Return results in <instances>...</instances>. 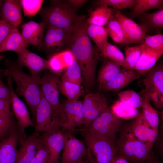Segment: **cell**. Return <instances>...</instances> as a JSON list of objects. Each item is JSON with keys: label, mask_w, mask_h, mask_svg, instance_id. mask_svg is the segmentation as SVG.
Returning <instances> with one entry per match:
<instances>
[{"label": "cell", "mask_w": 163, "mask_h": 163, "mask_svg": "<svg viewBox=\"0 0 163 163\" xmlns=\"http://www.w3.org/2000/svg\"><path fill=\"white\" fill-rule=\"evenodd\" d=\"M86 19L68 34L65 50L73 54L81 69L85 88L88 91L94 83L100 55L86 33Z\"/></svg>", "instance_id": "6da1fadb"}, {"label": "cell", "mask_w": 163, "mask_h": 163, "mask_svg": "<svg viewBox=\"0 0 163 163\" xmlns=\"http://www.w3.org/2000/svg\"><path fill=\"white\" fill-rule=\"evenodd\" d=\"M5 64L7 69L5 73L9 74L17 84V95L24 97L32 113L36 115L41 98V78H35L25 73L18 63L7 60Z\"/></svg>", "instance_id": "7a4b0ae2"}, {"label": "cell", "mask_w": 163, "mask_h": 163, "mask_svg": "<svg viewBox=\"0 0 163 163\" xmlns=\"http://www.w3.org/2000/svg\"><path fill=\"white\" fill-rule=\"evenodd\" d=\"M52 5L40 11V14L48 26L63 29L69 33L87 18L76 13L75 9L65 1H52Z\"/></svg>", "instance_id": "3957f363"}, {"label": "cell", "mask_w": 163, "mask_h": 163, "mask_svg": "<svg viewBox=\"0 0 163 163\" xmlns=\"http://www.w3.org/2000/svg\"><path fill=\"white\" fill-rule=\"evenodd\" d=\"M115 142L116 155L132 163H152L156 159L151 150L132 133L129 124L123 125Z\"/></svg>", "instance_id": "277c9868"}, {"label": "cell", "mask_w": 163, "mask_h": 163, "mask_svg": "<svg viewBox=\"0 0 163 163\" xmlns=\"http://www.w3.org/2000/svg\"><path fill=\"white\" fill-rule=\"evenodd\" d=\"M83 137L86 155L90 163H111L116 155L115 142L90 134L84 129H77Z\"/></svg>", "instance_id": "5b68a950"}, {"label": "cell", "mask_w": 163, "mask_h": 163, "mask_svg": "<svg viewBox=\"0 0 163 163\" xmlns=\"http://www.w3.org/2000/svg\"><path fill=\"white\" fill-rule=\"evenodd\" d=\"M123 120L115 116L108 107L86 129L91 135L115 142L117 133L123 125Z\"/></svg>", "instance_id": "8992f818"}, {"label": "cell", "mask_w": 163, "mask_h": 163, "mask_svg": "<svg viewBox=\"0 0 163 163\" xmlns=\"http://www.w3.org/2000/svg\"><path fill=\"white\" fill-rule=\"evenodd\" d=\"M60 81L59 76L51 73H46L40 78L39 82L41 91L43 96L60 121L63 113V105L59 101Z\"/></svg>", "instance_id": "52a82bcc"}, {"label": "cell", "mask_w": 163, "mask_h": 163, "mask_svg": "<svg viewBox=\"0 0 163 163\" xmlns=\"http://www.w3.org/2000/svg\"><path fill=\"white\" fill-rule=\"evenodd\" d=\"M41 98L35 115V133L44 132L49 133L60 129L61 125L59 120L54 114L41 91Z\"/></svg>", "instance_id": "ba28073f"}, {"label": "cell", "mask_w": 163, "mask_h": 163, "mask_svg": "<svg viewBox=\"0 0 163 163\" xmlns=\"http://www.w3.org/2000/svg\"><path fill=\"white\" fill-rule=\"evenodd\" d=\"M62 105L63 113L60 120L62 131L73 132L84 125L82 101L67 100Z\"/></svg>", "instance_id": "9c48e42d"}, {"label": "cell", "mask_w": 163, "mask_h": 163, "mask_svg": "<svg viewBox=\"0 0 163 163\" xmlns=\"http://www.w3.org/2000/svg\"><path fill=\"white\" fill-rule=\"evenodd\" d=\"M62 131L64 143L61 163H78L86 155L85 144L71 132Z\"/></svg>", "instance_id": "30bf717a"}, {"label": "cell", "mask_w": 163, "mask_h": 163, "mask_svg": "<svg viewBox=\"0 0 163 163\" xmlns=\"http://www.w3.org/2000/svg\"><path fill=\"white\" fill-rule=\"evenodd\" d=\"M82 101L84 128L86 129L108 107L104 96L99 92L87 94Z\"/></svg>", "instance_id": "8fae6325"}, {"label": "cell", "mask_w": 163, "mask_h": 163, "mask_svg": "<svg viewBox=\"0 0 163 163\" xmlns=\"http://www.w3.org/2000/svg\"><path fill=\"white\" fill-rule=\"evenodd\" d=\"M7 76V82L11 93V104L17 119L19 131L23 136L25 135V129L29 126H34L26 106L18 97L13 88L12 78L8 74L5 73Z\"/></svg>", "instance_id": "7c38bea8"}, {"label": "cell", "mask_w": 163, "mask_h": 163, "mask_svg": "<svg viewBox=\"0 0 163 163\" xmlns=\"http://www.w3.org/2000/svg\"><path fill=\"white\" fill-rule=\"evenodd\" d=\"M113 14L118 19L128 43H143L146 29L123 15L118 10L113 9Z\"/></svg>", "instance_id": "4fadbf2b"}, {"label": "cell", "mask_w": 163, "mask_h": 163, "mask_svg": "<svg viewBox=\"0 0 163 163\" xmlns=\"http://www.w3.org/2000/svg\"><path fill=\"white\" fill-rule=\"evenodd\" d=\"M129 126L134 136L151 151L158 137V132L150 126L141 113L129 124Z\"/></svg>", "instance_id": "5bb4252c"}, {"label": "cell", "mask_w": 163, "mask_h": 163, "mask_svg": "<svg viewBox=\"0 0 163 163\" xmlns=\"http://www.w3.org/2000/svg\"><path fill=\"white\" fill-rule=\"evenodd\" d=\"M47 28L41 48L53 54L65 50L69 33L63 29L56 27L48 26Z\"/></svg>", "instance_id": "9a60e30c"}, {"label": "cell", "mask_w": 163, "mask_h": 163, "mask_svg": "<svg viewBox=\"0 0 163 163\" xmlns=\"http://www.w3.org/2000/svg\"><path fill=\"white\" fill-rule=\"evenodd\" d=\"M17 53L18 56V63L22 67L27 68L31 75L34 77H40L39 73L47 69L48 60L30 51L26 48L22 49Z\"/></svg>", "instance_id": "2e32d148"}, {"label": "cell", "mask_w": 163, "mask_h": 163, "mask_svg": "<svg viewBox=\"0 0 163 163\" xmlns=\"http://www.w3.org/2000/svg\"><path fill=\"white\" fill-rule=\"evenodd\" d=\"M142 51L139 60L133 70L145 76L163 54V50L156 49L141 44Z\"/></svg>", "instance_id": "e0dca14e"}, {"label": "cell", "mask_w": 163, "mask_h": 163, "mask_svg": "<svg viewBox=\"0 0 163 163\" xmlns=\"http://www.w3.org/2000/svg\"><path fill=\"white\" fill-rule=\"evenodd\" d=\"M45 23L42 21L40 23L30 21L22 26L21 34L22 38L27 46L31 44L39 49L42 47Z\"/></svg>", "instance_id": "ac0fdd59"}, {"label": "cell", "mask_w": 163, "mask_h": 163, "mask_svg": "<svg viewBox=\"0 0 163 163\" xmlns=\"http://www.w3.org/2000/svg\"><path fill=\"white\" fill-rule=\"evenodd\" d=\"M40 139L49 150L47 163H59L60 153L63 149L64 143L62 130L60 129L50 133H45Z\"/></svg>", "instance_id": "d6986e66"}, {"label": "cell", "mask_w": 163, "mask_h": 163, "mask_svg": "<svg viewBox=\"0 0 163 163\" xmlns=\"http://www.w3.org/2000/svg\"><path fill=\"white\" fill-rule=\"evenodd\" d=\"M143 80L146 94L155 92L163 95V64L161 62L155 65Z\"/></svg>", "instance_id": "ffe728a7"}, {"label": "cell", "mask_w": 163, "mask_h": 163, "mask_svg": "<svg viewBox=\"0 0 163 163\" xmlns=\"http://www.w3.org/2000/svg\"><path fill=\"white\" fill-rule=\"evenodd\" d=\"M141 75L137 71L121 68L119 72L111 81L101 86L106 91H119L126 87L132 82L138 79Z\"/></svg>", "instance_id": "44dd1931"}, {"label": "cell", "mask_w": 163, "mask_h": 163, "mask_svg": "<svg viewBox=\"0 0 163 163\" xmlns=\"http://www.w3.org/2000/svg\"><path fill=\"white\" fill-rule=\"evenodd\" d=\"M18 139V133L12 129L8 136L0 142V163H15Z\"/></svg>", "instance_id": "7402d4cb"}, {"label": "cell", "mask_w": 163, "mask_h": 163, "mask_svg": "<svg viewBox=\"0 0 163 163\" xmlns=\"http://www.w3.org/2000/svg\"><path fill=\"white\" fill-rule=\"evenodd\" d=\"M20 0H5L0 13L1 18L17 28L22 21Z\"/></svg>", "instance_id": "603a6c76"}, {"label": "cell", "mask_w": 163, "mask_h": 163, "mask_svg": "<svg viewBox=\"0 0 163 163\" xmlns=\"http://www.w3.org/2000/svg\"><path fill=\"white\" fill-rule=\"evenodd\" d=\"M71 51L66 50L52 55L48 60V68L51 73L59 76L64 69L74 60Z\"/></svg>", "instance_id": "cb8c5ba5"}, {"label": "cell", "mask_w": 163, "mask_h": 163, "mask_svg": "<svg viewBox=\"0 0 163 163\" xmlns=\"http://www.w3.org/2000/svg\"><path fill=\"white\" fill-rule=\"evenodd\" d=\"M139 94L142 101V111L141 113L150 126L158 132L159 120L158 112L152 106L150 100L144 89L140 92Z\"/></svg>", "instance_id": "d4e9b609"}, {"label": "cell", "mask_w": 163, "mask_h": 163, "mask_svg": "<svg viewBox=\"0 0 163 163\" xmlns=\"http://www.w3.org/2000/svg\"><path fill=\"white\" fill-rule=\"evenodd\" d=\"M27 45L24 43L17 28L14 29L0 44V52L12 51L17 53Z\"/></svg>", "instance_id": "484cf974"}, {"label": "cell", "mask_w": 163, "mask_h": 163, "mask_svg": "<svg viewBox=\"0 0 163 163\" xmlns=\"http://www.w3.org/2000/svg\"><path fill=\"white\" fill-rule=\"evenodd\" d=\"M113 14V9L104 5H99L94 10L89 11L86 22L88 24L104 27Z\"/></svg>", "instance_id": "4316f807"}, {"label": "cell", "mask_w": 163, "mask_h": 163, "mask_svg": "<svg viewBox=\"0 0 163 163\" xmlns=\"http://www.w3.org/2000/svg\"><path fill=\"white\" fill-rule=\"evenodd\" d=\"M121 68L120 65L110 60L106 61L102 64L98 76L99 92L102 85L113 80Z\"/></svg>", "instance_id": "83f0119b"}, {"label": "cell", "mask_w": 163, "mask_h": 163, "mask_svg": "<svg viewBox=\"0 0 163 163\" xmlns=\"http://www.w3.org/2000/svg\"><path fill=\"white\" fill-rule=\"evenodd\" d=\"M86 31L89 37L93 41L100 51L108 42V33L104 27L87 24Z\"/></svg>", "instance_id": "f1b7e54d"}, {"label": "cell", "mask_w": 163, "mask_h": 163, "mask_svg": "<svg viewBox=\"0 0 163 163\" xmlns=\"http://www.w3.org/2000/svg\"><path fill=\"white\" fill-rule=\"evenodd\" d=\"M110 108L115 116L123 120L135 119L140 113L137 109L119 100L116 101Z\"/></svg>", "instance_id": "f546056e"}, {"label": "cell", "mask_w": 163, "mask_h": 163, "mask_svg": "<svg viewBox=\"0 0 163 163\" xmlns=\"http://www.w3.org/2000/svg\"><path fill=\"white\" fill-rule=\"evenodd\" d=\"M100 51L104 57L127 69L124 55L117 47L108 42Z\"/></svg>", "instance_id": "4dcf8cb0"}, {"label": "cell", "mask_w": 163, "mask_h": 163, "mask_svg": "<svg viewBox=\"0 0 163 163\" xmlns=\"http://www.w3.org/2000/svg\"><path fill=\"white\" fill-rule=\"evenodd\" d=\"M60 79L81 85L83 81L82 73L81 69L75 59L64 69L61 75Z\"/></svg>", "instance_id": "1f68e13d"}, {"label": "cell", "mask_w": 163, "mask_h": 163, "mask_svg": "<svg viewBox=\"0 0 163 163\" xmlns=\"http://www.w3.org/2000/svg\"><path fill=\"white\" fill-rule=\"evenodd\" d=\"M131 13L133 17H136L154 9L163 8L162 0H136Z\"/></svg>", "instance_id": "d6a6232c"}, {"label": "cell", "mask_w": 163, "mask_h": 163, "mask_svg": "<svg viewBox=\"0 0 163 163\" xmlns=\"http://www.w3.org/2000/svg\"><path fill=\"white\" fill-rule=\"evenodd\" d=\"M81 85L60 79L59 90L66 97L67 101L78 100L81 94Z\"/></svg>", "instance_id": "836d02e7"}, {"label": "cell", "mask_w": 163, "mask_h": 163, "mask_svg": "<svg viewBox=\"0 0 163 163\" xmlns=\"http://www.w3.org/2000/svg\"><path fill=\"white\" fill-rule=\"evenodd\" d=\"M138 16L145 24V28L147 26L152 28L163 27V8L152 13H145Z\"/></svg>", "instance_id": "e575fe53"}, {"label": "cell", "mask_w": 163, "mask_h": 163, "mask_svg": "<svg viewBox=\"0 0 163 163\" xmlns=\"http://www.w3.org/2000/svg\"><path fill=\"white\" fill-rule=\"evenodd\" d=\"M120 101L135 108L141 107L142 101L139 94L133 90H126L118 93Z\"/></svg>", "instance_id": "d590c367"}, {"label": "cell", "mask_w": 163, "mask_h": 163, "mask_svg": "<svg viewBox=\"0 0 163 163\" xmlns=\"http://www.w3.org/2000/svg\"><path fill=\"white\" fill-rule=\"evenodd\" d=\"M41 141L37 137V133L27 137L22 138L20 140V145L17 153H22L36 151Z\"/></svg>", "instance_id": "8d00e7d4"}, {"label": "cell", "mask_w": 163, "mask_h": 163, "mask_svg": "<svg viewBox=\"0 0 163 163\" xmlns=\"http://www.w3.org/2000/svg\"><path fill=\"white\" fill-rule=\"evenodd\" d=\"M141 51V44L125 48V58L128 69L133 70L139 60Z\"/></svg>", "instance_id": "74e56055"}, {"label": "cell", "mask_w": 163, "mask_h": 163, "mask_svg": "<svg viewBox=\"0 0 163 163\" xmlns=\"http://www.w3.org/2000/svg\"><path fill=\"white\" fill-rule=\"evenodd\" d=\"M43 1L42 0H20L24 15L34 16L40 10Z\"/></svg>", "instance_id": "f35d334b"}, {"label": "cell", "mask_w": 163, "mask_h": 163, "mask_svg": "<svg viewBox=\"0 0 163 163\" xmlns=\"http://www.w3.org/2000/svg\"><path fill=\"white\" fill-rule=\"evenodd\" d=\"M105 27L108 32H112L119 36L123 43L129 44L120 24L113 14L105 25Z\"/></svg>", "instance_id": "ab89813d"}, {"label": "cell", "mask_w": 163, "mask_h": 163, "mask_svg": "<svg viewBox=\"0 0 163 163\" xmlns=\"http://www.w3.org/2000/svg\"><path fill=\"white\" fill-rule=\"evenodd\" d=\"M136 0H99L96 4L99 5L111 6L115 9H122L134 6Z\"/></svg>", "instance_id": "60d3db41"}, {"label": "cell", "mask_w": 163, "mask_h": 163, "mask_svg": "<svg viewBox=\"0 0 163 163\" xmlns=\"http://www.w3.org/2000/svg\"><path fill=\"white\" fill-rule=\"evenodd\" d=\"M41 140L37 149V151L32 158L30 163H47L49 156V150L46 144L41 139Z\"/></svg>", "instance_id": "b9f144b4"}, {"label": "cell", "mask_w": 163, "mask_h": 163, "mask_svg": "<svg viewBox=\"0 0 163 163\" xmlns=\"http://www.w3.org/2000/svg\"><path fill=\"white\" fill-rule=\"evenodd\" d=\"M143 44L155 49L163 50V35L158 34L153 35H146Z\"/></svg>", "instance_id": "7bdbcfd3"}, {"label": "cell", "mask_w": 163, "mask_h": 163, "mask_svg": "<svg viewBox=\"0 0 163 163\" xmlns=\"http://www.w3.org/2000/svg\"><path fill=\"white\" fill-rule=\"evenodd\" d=\"M12 128L11 114L0 115V141L5 138L9 130L12 129Z\"/></svg>", "instance_id": "ee69618b"}, {"label": "cell", "mask_w": 163, "mask_h": 163, "mask_svg": "<svg viewBox=\"0 0 163 163\" xmlns=\"http://www.w3.org/2000/svg\"><path fill=\"white\" fill-rule=\"evenodd\" d=\"M15 28L9 23L0 19V44Z\"/></svg>", "instance_id": "f6af8a7d"}, {"label": "cell", "mask_w": 163, "mask_h": 163, "mask_svg": "<svg viewBox=\"0 0 163 163\" xmlns=\"http://www.w3.org/2000/svg\"><path fill=\"white\" fill-rule=\"evenodd\" d=\"M36 153V151L22 153H17L15 163H30Z\"/></svg>", "instance_id": "bcb514c9"}, {"label": "cell", "mask_w": 163, "mask_h": 163, "mask_svg": "<svg viewBox=\"0 0 163 163\" xmlns=\"http://www.w3.org/2000/svg\"><path fill=\"white\" fill-rule=\"evenodd\" d=\"M11 104V99H0V115L11 114L10 110Z\"/></svg>", "instance_id": "7dc6e473"}, {"label": "cell", "mask_w": 163, "mask_h": 163, "mask_svg": "<svg viewBox=\"0 0 163 163\" xmlns=\"http://www.w3.org/2000/svg\"><path fill=\"white\" fill-rule=\"evenodd\" d=\"M0 99H11L10 89L2 80L0 81Z\"/></svg>", "instance_id": "c3c4849f"}, {"label": "cell", "mask_w": 163, "mask_h": 163, "mask_svg": "<svg viewBox=\"0 0 163 163\" xmlns=\"http://www.w3.org/2000/svg\"><path fill=\"white\" fill-rule=\"evenodd\" d=\"M66 2L77 10L82 6L88 1L86 0H68Z\"/></svg>", "instance_id": "681fc988"}, {"label": "cell", "mask_w": 163, "mask_h": 163, "mask_svg": "<svg viewBox=\"0 0 163 163\" xmlns=\"http://www.w3.org/2000/svg\"><path fill=\"white\" fill-rule=\"evenodd\" d=\"M111 163H130V162L122 156L116 155L114 157Z\"/></svg>", "instance_id": "f907efd6"}, {"label": "cell", "mask_w": 163, "mask_h": 163, "mask_svg": "<svg viewBox=\"0 0 163 163\" xmlns=\"http://www.w3.org/2000/svg\"><path fill=\"white\" fill-rule=\"evenodd\" d=\"M108 35L115 42L117 43H123L120 38L117 35L111 32H108Z\"/></svg>", "instance_id": "816d5d0a"}, {"label": "cell", "mask_w": 163, "mask_h": 163, "mask_svg": "<svg viewBox=\"0 0 163 163\" xmlns=\"http://www.w3.org/2000/svg\"><path fill=\"white\" fill-rule=\"evenodd\" d=\"M4 1L3 0H0V13L2 11Z\"/></svg>", "instance_id": "f5cc1de1"}, {"label": "cell", "mask_w": 163, "mask_h": 163, "mask_svg": "<svg viewBox=\"0 0 163 163\" xmlns=\"http://www.w3.org/2000/svg\"><path fill=\"white\" fill-rule=\"evenodd\" d=\"M152 163H161L157 159H155Z\"/></svg>", "instance_id": "db71d44e"}, {"label": "cell", "mask_w": 163, "mask_h": 163, "mask_svg": "<svg viewBox=\"0 0 163 163\" xmlns=\"http://www.w3.org/2000/svg\"><path fill=\"white\" fill-rule=\"evenodd\" d=\"M78 163H85L83 161H82V160H81L79 162H78Z\"/></svg>", "instance_id": "11a10c76"}, {"label": "cell", "mask_w": 163, "mask_h": 163, "mask_svg": "<svg viewBox=\"0 0 163 163\" xmlns=\"http://www.w3.org/2000/svg\"><path fill=\"white\" fill-rule=\"evenodd\" d=\"M1 80H1V78L0 77V81H1Z\"/></svg>", "instance_id": "9f6ffc18"}]
</instances>
